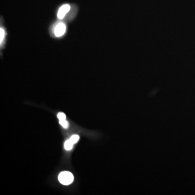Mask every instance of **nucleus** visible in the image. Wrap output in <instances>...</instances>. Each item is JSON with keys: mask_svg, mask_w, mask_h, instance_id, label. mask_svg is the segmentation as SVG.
Segmentation results:
<instances>
[{"mask_svg": "<svg viewBox=\"0 0 195 195\" xmlns=\"http://www.w3.org/2000/svg\"><path fill=\"white\" fill-rule=\"evenodd\" d=\"M58 179L60 183L63 185H70L73 182V174L68 171H63L59 174Z\"/></svg>", "mask_w": 195, "mask_h": 195, "instance_id": "obj_1", "label": "nucleus"}, {"mask_svg": "<svg viewBox=\"0 0 195 195\" xmlns=\"http://www.w3.org/2000/svg\"><path fill=\"white\" fill-rule=\"evenodd\" d=\"M66 26L63 23H60L56 26L55 30H54V34L56 36L60 37L64 35V33L66 31Z\"/></svg>", "mask_w": 195, "mask_h": 195, "instance_id": "obj_2", "label": "nucleus"}, {"mask_svg": "<svg viewBox=\"0 0 195 195\" xmlns=\"http://www.w3.org/2000/svg\"><path fill=\"white\" fill-rule=\"evenodd\" d=\"M70 9L71 7L69 4H64L63 6H62L58 11V18L60 19L64 18L66 14L70 11Z\"/></svg>", "mask_w": 195, "mask_h": 195, "instance_id": "obj_3", "label": "nucleus"}, {"mask_svg": "<svg viewBox=\"0 0 195 195\" xmlns=\"http://www.w3.org/2000/svg\"><path fill=\"white\" fill-rule=\"evenodd\" d=\"M73 145V144L72 143V142L71 141V140H69L65 141V145H64V147H65V149L66 150H67V151H70L72 149Z\"/></svg>", "mask_w": 195, "mask_h": 195, "instance_id": "obj_4", "label": "nucleus"}, {"mask_svg": "<svg viewBox=\"0 0 195 195\" xmlns=\"http://www.w3.org/2000/svg\"><path fill=\"white\" fill-rule=\"evenodd\" d=\"M71 141L72 142V143L76 144L78 142V140H79V136L78 135H72V137H71L70 139Z\"/></svg>", "mask_w": 195, "mask_h": 195, "instance_id": "obj_5", "label": "nucleus"}, {"mask_svg": "<svg viewBox=\"0 0 195 195\" xmlns=\"http://www.w3.org/2000/svg\"><path fill=\"white\" fill-rule=\"evenodd\" d=\"M60 125L63 126L64 128L67 129L68 128V126H69V124L68 123L67 121H66V120H60L59 121Z\"/></svg>", "mask_w": 195, "mask_h": 195, "instance_id": "obj_6", "label": "nucleus"}, {"mask_svg": "<svg viewBox=\"0 0 195 195\" xmlns=\"http://www.w3.org/2000/svg\"><path fill=\"white\" fill-rule=\"evenodd\" d=\"M58 119H59V120H66V116L65 115V114L62 112H60L58 114Z\"/></svg>", "mask_w": 195, "mask_h": 195, "instance_id": "obj_7", "label": "nucleus"}, {"mask_svg": "<svg viewBox=\"0 0 195 195\" xmlns=\"http://www.w3.org/2000/svg\"><path fill=\"white\" fill-rule=\"evenodd\" d=\"M4 36V30L2 28L0 29V43L2 44V41L3 40Z\"/></svg>", "mask_w": 195, "mask_h": 195, "instance_id": "obj_8", "label": "nucleus"}]
</instances>
